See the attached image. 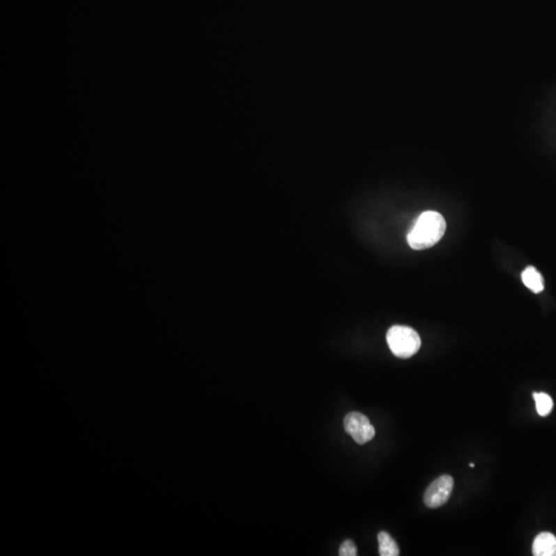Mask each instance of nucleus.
Returning <instances> with one entry per match:
<instances>
[{"label": "nucleus", "mask_w": 556, "mask_h": 556, "mask_svg": "<svg viewBox=\"0 0 556 556\" xmlns=\"http://www.w3.org/2000/svg\"><path fill=\"white\" fill-rule=\"evenodd\" d=\"M534 400L536 402V412L541 417H547L553 409V401L549 394L544 393H534Z\"/></svg>", "instance_id": "8"}, {"label": "nucleus", "mask_w": 556, "mask_h": 556, "mask_svg": "<svg viewBox=\"0 0 556 556\" xmlns=\"http://www.w3.org/2000/svg\"><path fill=\"white\" fill-rule=\"evenodd\" d=\"M387 341L393 355L408 359L419 350L422 340L417 332L406 325H394L387 334Z\"/></svg>", "instance_id": "2"}, {"label": "nucleus", "mask_w": 556, "mask_h": 556, "mask_svg": "<svg viewBox=\"0 0 556 556\" xmlns=\"http://www.w3.org/2000/svg\"><path fill=\"white\" fill-rule=\"evenodd\" d=\"M446 231V221L437 211H424L418 217L407 236L413 249H430L441 240Z\"/></svg>", "instance_id": "1"}, {"label": "nucleus", "mask_w": 556, "mask_h": 556, "mask_svg": "<svg viewBox=\"0 0 556 556\" xmlns=\"http://www.w3.org/2000/svg\"><path fill=\"white\" fill-rule=\"evenodd\" d=\"M521 278H523L525 286L529 288L532 292L539 294V293L544 290L542 275L538 272V270L534 267H527L521 275Z\"/></svg>", "instance_id": "6"}, {"label": "nucleus", "mask_w": 556, "mask_h": 556, "mask_svg": "<svg viewBox=\"0 0 556 556\" xmlns=\"http://www.w3.org/2000/svg\"><path fill=\"white\" fill-rule=\"evenodd\" d=\"M377 539H378L379 555L398 556L400 555V549H399L398 544L387 532L379 533Z\"/></svg>", "instance_id": "7"}, {"label": "nucleus", "mask_w": 556, "mask_h": 556, "mask_svg": "<svg viewBox=\"0 0 556 556\" xmlns=\"http://www.w3.org/2000/svg\"><path fill=\"white\" fill-rule=\"evenodd\" d=\"M340 556H355L357 555V549L355 543L351 540H346L342 543L339 549Z\"/></svg>", "instance_id": "9"}, {"label": "nucleus", "mask_w": 556, "mask_h": 556, "mask_svg": "<svg viewBox=\"0 0 556 556\" xmlns=\"http://www.w3.org/2000/svg\"><path fill=\"white\" fill-rule=\"evenodd\" d=\"M533 555L536 556H556V538L551 533H541L536 536L533 544Z\"/></svg>", "instance_id": "5"}, {"label": "nucleus", "mask_w": 556, "mask_h": 556, "mask_svg": "<svg viewBox=\"0 0 556 556\" xmlns=\"http://www.w3.org/2000/svg\"><path fill=\"white\" fill-rule=\"evenodd\" d=\"M470 467L474 468V467H475V465H474L473 463H470Z\"/></svg>", "instance_id": "10"}, {"label": "nucleus", "mask_w": 556, "mask_h": 556, "mask_svg": "<svg viewBox=\"0 0 556 556\" xmlns=\"http://www.w3.org/2000/svg\"><path fill=\"white\" fill-rule=\"evenodd\" d=\"M454 478L449 475L440 476L434 480L424 493V501L426 507L435 509L447 503L454 491Z\"/></svg>", "instance_id": "4"}, {"label": "nucleus", "mask_w": 556, "mask_h": 556, "mask_svg": "<svg viewBox=\"0 0 556 556\" xmlns=\"http://www.w3.org/2000/svg\"><path fill=\"white\" fill-rule=\"evenodd\" d=\"M346 433L360 445L368 443L375 436L374 426L369 418L361 412H350L344 418Z\"/></svg>", "instance_id": "3"}]
</instances>
